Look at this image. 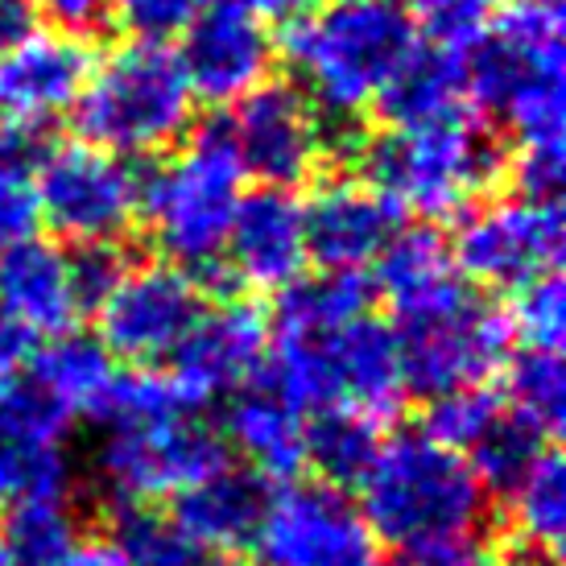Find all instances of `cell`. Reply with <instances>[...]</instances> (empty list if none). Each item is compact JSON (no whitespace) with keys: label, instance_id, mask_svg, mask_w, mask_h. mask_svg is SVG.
<instances>
[{"label":"cell","instance_id":"1","mask_svg":"<svg viewBox=\"0 0 566 566\" xmlns=\"http://www.w3.org/2000/svg\"><path fill=\"white\" fill-rule=\"evenodd\" d=\"M364 273H318L285 285L269 318L265 385L302 418L318 409H356L385 422L401 401L394 327L368 311Z\"/></svg>","mask_w":566,"mask_h":566},{"label":"cell","instance_id":"3","mask_svg":"<svg viewBox=\"0 0 566 566\" xmlns=\"http://www.w3.org/2000/svg\"><path fill=\"white\" fill-rule=\"evenodd\" d=\"M95 422H104L95 472L116 504L174 501L228 463L223 434L170 373H120Z\"/></svg>","mask_w":566,"mask_h":566},{"label":"cell","instance_id":"44","mask_svg":"<svg viewBox=\"0 0 566 566\" xmlns=\"http://www.w3.org/2000/svg\"><path fill=\"white\" fill-rule=\"evenodd\" d=\"M9 439V380H0V442Z\"/></svg>","mask_w":566,"mask_h":566},{"label":"cell","instance_id":"35","mask_svg":"<svg viewBox=\"0 0 566 566\" xmlns=\"http://www.w3.org/2000/svg\"><path fill=\"white\" fill-rule=\"evenodd\" d=\"M509 315V327H513V339L530 347V352H563L566 339V285L554 273H542L530 285L517 290V302Z\"/></svg>","mask_w":566,"mask_h":566},{"label":"cell","instance_id":"30","mask_svg":"<svg viewBox=\"0 0 566 566\" xmlns=\"http://www.w3.org/2000/svg\"><path fill=\"white\" fill-rule=\"evenodd\" d=\"M4 551L13 566H59L83 542L71 501H33L4 513Z\"/></svg>","mask_w":566,"mask_h":566},{"label":"cell","instance_id":"14","mask_svg":"<svg viewBox=\"0 0 566 566\" xmlns=\"http://www.w3.org/2000/svg\"><path fill=\"white\" fill-rule=\"evenodd\" d=\"M220 120L244 178H261V187H302L331 154L323 116L294 83L265 80Z\"/></svg>","mask_w":566,"mask_h":566},{"label":"cell","instance_id":"9","mask_svg":"<svg viewBox=\"0 0 566 566\" xmlns=\"http://www.w3.org/2000/svg\"><path fill=\"white\" fill-rule=\"evenodd\" d=\"M195 95L182 63L161 42H125L92 66L75 104L80 137L116 158H149L187 137Z\"/></svg>","mask_w":566,"mask_h":566},{"label":"cell","instance_id":"18","mask_svg":"<svg viewBox=\"0 0 566 566\" xmlns=\"http://www.w3.org/2000/svg\"><path fill=\"white\" fill-rule=\"evenodd\" d=\"M306 265H311V252H306L302 199L282 187H261L244 195L220 256L223 273H232L240 285L261 294H282L285 285L306 277Z\"/></svg>","mask_w":566,"mask_h":566},{"label":"cell","instance_id":"40","mask_svg":"<svg viewBox=\"0 0 566 566\" xmlns=\"http://www.w3.org/2000/svg\"><path fill=\"white\" fill-rule=\"evenodd\" d=\"M33 25H38L33 0H0V50H9L13 42H21Z\"/></svg>","mask_w":566,"mask_h":566},{"label":"cell","instance_id":"2","mask_svg":"<svg viewBox=\"0 0 566 566\" xmlns=\"http://www.w3.org/2000/svg\"><path fill=\"white\" fill-rule=\"evenodd\" d=\"M356 488L368 530L380 546H394L406 566L501 563L492 492L468 459L430 439L426 430L380 439Z\"/></svg>","mask_w":566,"mask_h":566},{"label":"cell","instance_id":"21","mask_svg":"<svg viewBox=\"0 0 566 566\" xmlns=\"http://www.w3.org/2000/svg\"><path fill=\"white\" fill-rule=\"evenodd\" d=\"M265 504H269V480H261L249 468L223 463L220 472H211L207 480L187 488L182 496H174L170 517L182 525V534L199 551H207L216 558V554L249 551Z\"/></svg>","mask_w":566,"mask_h":566},{"label":"cell","instance_id":"24","mask_svg":"<svg viewBox=\"0 0 566 566\" xmlns=\"http://www.w3.org/2000/svg\"><path fill=\"white\" fill-rule=\"evenodd\" d=\"M377 112L385 116V125H422V120L472 112L463 54L418 42L377 99Z\"/></svg>","mask_w":566,"mask_h":566},{"label":"cell","instance_id":"25","mask_svg":"<svg viewBox=\"0 0 566 566\" xmlns=\"http://www.w3.org/2000/svg\"><path fill=\"white\" fill-rule=\"evenodd\" d=\"M380 447V422L356 409H318L306 418V468L323 484H356Z\"/></svg>","mask_w":566,"mask_h":566},{"label":"cell","instance_id":"20","mask_svg":"<svg viewBox=\"0 0 566 566\" xmlns=\"http://www.w3.org/2000/svg\"><path fill=\"white\" fill-rule=\"evenodd\" d=\"M0 311L21 323L33 339L75 331V318L87 306L80 298L71 252L38 237L4 244L0 249Z\"/></svg>","mask_w":566,"mask_h":566},{"label":"cell","instance_id":"4","mask_svg":"<svg viewBox=\"0 0 566 566\" xmlns=\"http://www.w3.org/2000/svg\"><path fill=\"white\" fill-rule=\"evenodd\" d=\"M468 99L509 133L517 154H563L566 42L563 4L509 0L463 54Z\"/></svg>","mask_w":566,"mask_h":566},{"label":"cell","instance_id":"33","mask_svg":"<svg viewBox=\"0 0 566 566\" xmlns=\"http://www.w3.org/2000/svg\"><path fill=\"white\" fill-rule=\"evenodd\" d=\"M38 137L0 133V249L38 228Z\"/></svg>","mask_w":566,"mask_h":566},{"label":"cell","instance_id":"36","mask_svg":"<svg viewBox=\"0 0 566 566\" xmlns=\"http://www.w3.org/2000/svg\"><path fill=\"white\" fill-rule=\"evenodd\" d=\"M501 397L475 385V389H459V394H442L430 401V413H426V434L439 439L442 447H451L459 455H468L480 434H484L492 418L501 413Z\"/></svg>","mask_w":566,"mask_h":566},{"label":"cell","instance_id":"38","mask_svg":"<svg viewBox=\"0 0 566 566\" xmlns=\"http://www.w3.org/2000/svg\"><path fill=\"white\" fill-rule=\"evenodd\" d=\"M33 9L71 33H92L108 21V0H33Z\"/></svg>","mask_w":566,"mask_h":566},{"label":"cell","instance_id":"37","mask_svg":"<svg viewBox=\"0 0 566 566\" xmlns=\"http://www.w3.org/2000/svg\"><path fill=\"white\" fill-rule=\"evenodd\" d=\"M207 4L211 0H108V17L128 33V42L170 46L199 21Z\"/></svg>","mask_w":566,"mask_h":566},{"label":"cell","instance_id":"15","mask_svg":"<svg viewBox=\"0 0 566 566\" xmlns=\"http://www.w3.org/2000/svg\"><path fill=\"white\" fill-rule=\"evenodd\" d=\"M95 66V54L83 33L38 30L0 50V133L42 137L75 112L80 92Z\"/></svg>","mask_w":566,"mask_h":566},{"label":"cell","instance_id":"46","mask_svg":"<svg viewBox=\"0 0 566 566\" xmlns=\"http://www.w3.org/2000/svg\"><path fill=\"white\" fill-rule=\"evenodd\" d=\"M546 4H563V0H546Z\"/></svg>","mask_w":566,"mask_h":566},{"label":"cell","instance_id":"13","mask_svg":"<svg viewBox=\"0 0 566 566\" xmlns=\"http://www.w3.org/2000/svg\"><path fill=\"white\" fill-rule=\"evenodd\" d=\"M203 302L199 277L182 273L170 261L125 265L116 285L95 306V339L108 347L112 360L154 368L178 352Z\"/></svg>","mask_w":566,"mask_h":566},{"label":"cell","instance_id":"16","mask_svg":"<svg viewBox=\"0 0 566 566\" xmlns=\"http://www.w3.org/2000/svg\"><path fill=\"white\" fill-rule=\"evenodd\" d=\"M269 356V318L244 298L203 302L187 339L170 356V380L203 409L261 380Z\"/></svg>","mask_w":566,"mask_h":566},{"label":"cell","instance_id":"11","mask_svg":"<svg viewBox=\"0 0 566 566\" xmlns=\"http://www.w3.org/2000/svg\"><path fill=\"white\" fill-rule=\"evenodd\" d=\"M256 566H380V542L344 488L285 480L249 542Z\"/></svg>","mask_w":566,"mask_h":566},{"label":"cell","instance_id":"6","mask_svg":"<svg viewBox=\"0 0 566 566\" xmlns=\"http://www.w3.org/2000/svg\"><path fill=\"white\" fill-rule=\"evenodd\" d=\"M364 182L380 190L397 211L422 220H451L484 203L492 182L501 178V149L472 112L389 125L385 133L352 137Z\"/></svg>","mask_w":566,"mask_h":566},{"label":"cell","instance_id":"27","mask_svg":"<svg viewBox=\"0 0 566 566\" xmlns=\"http://www.w3.org/2000/svg\"><path fill=\"white\" fill-rule=\"evenodd\" d=\"M75 463L63 439L0 442V513L33 501H71Z\"/></svg>","mask_w":566,"mask_h":566},{"label":"cell","instance_id":"26","mask_svg":"<svg viewBox=\"0 0 566 566\" xmlns=\"http://www.w3.org/2000/svg\"><path fill=\"white\" fill-rule=\"evenodd\" d=\"M108 546L125 566H211V554L199 551L182 525L154 504H112Z\"/></svg>","mask_w":566,"mask_h":566},{"label":"cell","instance_id":"7","mask_svg":"<svg viewBox=\"0 0 566 566\" xmlns=\"http://www.w3.org/2000/svg\"><path fill=\"white\" fill-rule=\"evenodd\" d=\"M244 199V170L237 149L211 116L182 154H174L142 178V220L166 261L182 273H220V256Z\"/></svg>","mask_w":566,"mask_h":566},{"label":"cell","instance_id":"43","mask_svg":"<svg viewBox=\"0 0 566 566\" xmlns=\"http://www.w3.org/2000/svg\"><path fill=\"white\" fill-rule=\"evenodd\" d=\"M496 566H558V558L554 554H546V551H517V554H509L504 563H496Z\"/></svg>","mask_w":566,"mask_h":566},{"label":"cell","instance_id":"41","mask_svg":"<svg viewBox=\"0 0 566 566\" xmlns=\"http://www.w3.org/2000/svg\"><path fill=\"white\" fill-rule=\"evenodd\" d=\"M240 4H249L261 21H294V17L318 9L323 0H240Z\"/></svg>","mask_w":566,"mask_h":566},{"label":"cell","instance_id":"22","mask_svg":"<svg viewBox=\"0 0 566 566\" xmlns=\"http://www.w3.org/2000/svg\"><path fill=\"white\" fill-rule=\"evenodd\" d=\"M220 434L261 480H294L306 468V418L285 406L269 385L232 394Z\"/></svg>","mask_w":566,"mask_h":566},{"label":"cell","instance_id":"45","mask_svg":"<svg viewBox=\"0 0 566 566\" xmlns=\"http://www.w3.org/2000/svg\"><path fill=\"white\" fill-rule=\"evenodd\" d=\"M0 566H13V558H9V551H4V537H0Z\"/></svg>","mask_w":566,"mask_h":566},{"label":"cell","instance_id":"42","mask_svg":"<svg viewBox=\"0 0 566 566\" xmlns=\"http://www.w3.org/2000/svg\"><path fill=\"white\" fill-rule=\"evenodd\" d=\"M59 566H125V563H120V554L112 551L108 542H80Z\"/></svg>","mask_w":566,"mask_h":566},{"label":"cell","instance_id":"23","mask_svg":"<svg viewBox=\"0 0 566 566\" xmlns=\"http://www.w3.org/2000/svg\"><path fill=\"white\" fill-rule=\"evenodd\" d=\"M116 377H120V368L112 360V352L83 331L50 335L46 344L33 347L30 364H25V380L63 413L66 422L99 418Z\"/></svg>","mask_w":566,"mask_h":566},{"label":"cell","instance_id":"8","mask_svg":"<svg viewBox=\"0 0 566 566\" xmlns=\"http://www.w3.org/2000/svg\"><path fill=\"white\" fill-rule=\"evenodd\" d=\"M394 315L401 385L406 394L426 401L488 385L509 364L517 344L509 315L480 290L459 282V273L394 306Z\"/></svg>","mask_w":566,"mask_h":566},{"label":"cell","instance_id":"5","mask_svg":"<svg viewBox=\"0 0 566 566\" xmlns=\"http://www.w3.org/2000/svg\"><path fill=\"white\" fill-rule=\"evenodd\" d=\"M422 38L397 0H323L285 30V63L318 116L360 120L377 108Z\"/></svg>","mask_w":566,"mask_h":566},{"label":"cell","instance_id":"34","mask_svg":"<svg viewBox=\"0 0 566 566\" xmlns=\"http://www.w3.org/2000/svg\"><path fill=\"white\" fill-rule=\"evenodd\" d=\"M501 4L504 0H406L401 9L409 13L418 38H426L430 46L468 54L496 21Z\"/></svg>","mask_w":566,"mask_h":566},{"label":"cell","instance_id":"19","mask_svg":"<svg viewBox=\"0 0 566 566\" xmlns=\"http://www.w3.org/2000/svg\"><path fill=\"white\" fill-rule=\"evenodd\" d=\"M302 223L311 261L327 273H360L401 228V211L364 178H327L302 203Z\"/></svg>","mask_w":566,"mask_h":566},{"label":"cell","instance_id":"12","mask_svg":"<svg viewBox=\"0 0 566 566\" xmlns=\"http://www.w3.org/2000/svg\"><path fill=\"white\" fill-rule=\"evenodd\" d=\"M566 220L558 199H488L459 216V232L447 244L455 269L492 290H521L563 261Z\"/></svg>","mask_w":566,"mask_h":566},{"label":"cell","instance_id":"32","mask_svg":"<svg viewBox=\"0 0 566 566\" xmlns=\"http://www.w3.org/2000/svg\"><path fill=\"white\" fill-rule=\"evenodd\" d=\"M551 442L554 439H546L542 430L521 422L509 406H501V413L492 418V426L480 434V442L463 459L472 463V472L484 480L488 492H509Z\"/></svg>","mask_w":566,"mask_h":566},{"label":"cell","instance_id":"17","mask_svg":"<svg viewBox=\"0 0 566 566\" xmlns=\"http://www.w3.org/2000/svg\"><path fill=\"white\" fill-rule=\"evenodd\" d=\"M190 95L232 108L237 99L261 87L273 71V33L261 17L240 0H211L199 21L182 33V50H174Z\"/></svg>","mask_w":566,"mask_h":566},{"label":"cell","instance_id":"10","mask_svg":"<svg viewBox=\"0 0 566 566\" xmlns=\"http://www.w3.org/2000/svg\"><path fill=\"white\" fill-rule=\"evenodd\" d=\"M142 178L128 158L87 142L42 149L38 223L71 249H116V240L142 220Z\"/></svg>","mask_w":566,"mask_h":566},{"label":"cell","instance_id":"31","mask_svg":"<svg viewBox=\"0 0 566 566\" xmlns=\"http://www.w3.org/2000/svg\"><path fill=\"white\" fill-rule=\"evenodd\" d=\"M504 406L517 413L521 422L542 430L554 439L563 430L566 418V368L558 352H521L509 364V389H504Z\"/></svg>","mask_w":566,"mask_h":566},{"label":"cell","instance_id":"39","mask_svg":"<svg viewBox=\"0 0 566 566\" xmlns=\"http://www.w3.org/2000/svg\"><path fill=\"white\" fill-rule=\"evenodd\" d=\"M33 347H38V339H33L30 331L0 311V380L21 377L33 356Z\"/></svg>","mask_w":566,"mask_h":566},{"label":"cell","instance_id":"29","mask_svg":"<svg viewBox=\"0 0 566 566\" xmlns=\"http://www.w3.org/2000/svg\"><path fill=\"white\" fill-rule=\"evenodd\" d=\"M373 273H377L380 294L394 306H401V302L442 285L447 277H455V261L434 228H397L373 261Z\"/></svg>","mask_w":566,"mask_h":566},{"label":"cell","instance_id":"28","mask_svg":"<svg viewBox=\"0 0 566 566\" xmlns=\"http://www.w3.org/2000/svg\"><path fill=\"white\" fill-rule=\"evenodd\" d=\"M504 496H509V517L517 525V534L525 537L534 551L558 554V542H563V530H566L563 455H558L554 447H546Z\"/></svg>","mask_w":566,"mask_h":566}]
</instances>
